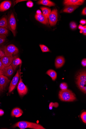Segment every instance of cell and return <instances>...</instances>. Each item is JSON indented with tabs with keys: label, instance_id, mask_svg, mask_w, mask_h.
Listing matches in <instances>:
<instances>
[{
	"label": "cell",
	"instance_id": "8992f818",
	"mask_svg": "<svg viewBox=\"0 0 86 129\" xmlns=\"http://www.w3.org/2000/svg\"><path fill=\"white\" fill-rule=\"evenodd\" d=\"M58 11L56 9L53 10L49 14L48 18L51 26L55 25L58 21Z\"/></svg>",
	"mask_w": 86,
	"mask_h": 129
},
{
	"label": "cell",
	"instance_id": "2e32d148",
	"mask_svg": "<svg viewBox=\"0 0 86 129\" xmlns=\"http://www.w3.org/2000/svg\"><path fill=\"white\" fill-rule=\"evenodd\" d=\"M23 113V111L21 109L18 108H16L12 111L11 115L13 117L18 118L22 115Z\"/></svg>",
	"mask_w": 86,
	"mask_h": 129
},
{
	"label": "cell",
	"instance_id": "277c9868",
	"mask_svg": "<svg viewBox=\"0 0 86 129\" xmlns=\"http://www.w3.org/2000/svg\"><path fill=\"white\" fill-rule=\"evenodd\" d=\"M4 51L6 56L15 55H17L19 52L18 48L13 44L9 45L6 47L4 49Z\"/></svg>",
	"mask_w": 86,
	"mask_h": 129
},
{
	"label": "cell",
	"instance_id": "83f0119b",
	"mask_svg": "<svg viewBox=\"0 0 86 129\" xmlns=\"http://www.w3.org/2000/svg\"><path fill=\"white\" fill-rule=\"evenodd\" d=\"M70 26L71 28L73 30L76 29L77 27L76 23L74 22H72L70 23Z\"/></svg>",
	"mask_w": 86,
	"mask_h": 129
},
{
	"label": "cell",
	"instance_id": "5bb4252c",
	"mask_svg": "<svg viewBox=\"0 0 86 129\" xmlns=\"http://www.w3.org/2000/svg\"><path fill=\"white\" fill-rule=\"evenodd\" d=\"M3 75L6 77H10L13 74L14 70L11 65L5 67L2 70Z\"/></svg>",
	"mask_w": 86,
	"mask_h": 129
},
{
	"label": "cell",
	"instance_id": "f6af8a7d",
	"mask_svg": "<svg viewBox=\"0 0 86 129\" xmlns=\"http://www.w3.org/2000/svg\"><path fill=\"white\" fill-rule=\"evenodd\" d=\"M1 48H0V50H1Z\"/></svg>",
	"mask_w": 86,
	"mask_h": 129
},
{
	"label": "cell",
	"instance_id": "3957f363",
	"mask_svg": "<svg viewBox=\"0 0 86 129\" xmlns=\"http://www.w3.org/2000/svg\"><path fill=\"white\" fill-rule=\"evenodd\" d=\"M8 29L13 33L14 37L16 33V22L14 14L13 13L10 15L8 20Z\"/></svg>",
	"mask_w": 86,
	"mask_h": 129
},
{
	"label": "cell",
	"instance_id": "52a82bcc",
	"mask_svg": "<svg viewBox=\"0 0 86 129\" xmlns=\"http://www.w3.org/2000/svg\"><path fill=\"white\" fill-rule=\"evenodd\" d=\"M20 75V71L19 70H18L11 81L9 88V93L11 92L15 88L18 83Z\"/></svg>",
	"mask_w": 86,
	"mask_h": 129
},
{
	"label": "cell",
	"instance_id": "44dd1931",
	"mask_svg": "<svg viewBox=\"0 0 86 129\" xmlns=\"http://www.w3.org/2000/svg\"><path fill=\"white\" fill-rule=\"evenodd\" d=\"M46 74L49 76L53 81H55L56 79L57 74L54 70L50 69L48 70L46 72Z\"/></svg>",
	"mask_w": 86,
	"mask_h": 129
},
{
	"label": "cell",
	"instance_id": "d6a6232c",
	"mask_svg": "<svg viewBox=\"0 0 86 129\" xmlns=\"http://www.w3.org/2000/svg\"><path fill=\"white\" fill-rule=\"evenodd\" d=\"M82 33L86 36V25L84 26V28L83 30H82Z\"/></svg>",
	"mask_w": 86,
	"mask_h": 129
},
{
	"label": "cell",
	"instance_id": "7bdbcfd3",
	"mask_svg": "<svg viewBox=\"0 0 86 129\" xmlns=\"http://www.w3.org/2000/svg\"><path fill=\"white\" fill-rule=\"evenodd\" d=\"M3 75L2 70H0V76Z\"/></svg>",
	"mask_w": 86,
	"mask_h": 129
},
{
	"label": "cell",
	"instance_id": "ac0fdd59",
	"mask_svg": "<svg viewBox=\"0 0 86 129\" xmlns=\"http://www.w3.org/2000/svg\"><path fill=\"white\" fill-rule=\"evenodd\" d=\"M79 7L78 6H67L63 10L64 12L71 13Z\"/></svg>",
	"mask_w": 86,
	"mask_h": 129
},
{
	"label": "cell",
	"instance_id": "6da1fadb",
	"mask_svg": "<svg viewBox=\"0 0 86 129\" xmlns=\"http://www.w3.org/2000/svg\"><path fill=\"white\" fill-rule=\"evenodd\" d=\"M13 127H17L20 129L27 128L34 129H46L41 125L38 123L24 121H21L17 122L14 125Z\"/></svg>",
	"mask_w": 86,
	"mask_h": 129
},
{
	"label": "cell",
	"instance_id": "ab89813d",
	"mask_svg": "<svg viewBox=\"0 0 86 129\" xmlns=\"http://www.w3.org/2000/svg\"><path fill=\"white\" fill-rule=\"evenodd\" d=\"M78 28L80 30H82L84 28V26H83L82 25L80 24L78 26Z\"/></svg>",
	"mask_w": 86,
	"mask_h": 129
},
{
	"label": "cell",
	"instance_id": "5b68a950",
	"mask_svg": "<svg viewBox=\"0 0 86 129\" xmlns=\"http://www.w3.org/2000/svg\"><path fill=\"white\" fill-rule=\"evenodd\" d=\"M17 89L19 95L21 97L26 95L28 91V88L23 83L21 77L20 78Z\"/></svg>",
	"mask_w": 86,
	"mask_h": 129
},
{
	"label": "cell",
	"instance_id": "d4e9b609",
	"mask_svg": "<svg viewBox=\"0 0 86 129\" xmlns=\"http://www.w3.org/2000/svg\"><path fill=\"white\" fill-rule=\"evenodd\" d=\"M40 46L43 52H50V50L46 46L43 44H40Z\"/></svg>",
	"mask_w": 86,
	"mask_h": 129
},
{
	"label": "cell",
	"instance_id": "ee69618b",
	"mask_svg": "<svg viewBox=\"0 0 86 129\" xmlns=\"http://www.w3.org/2000/svg\"><path fill=\"white\" fill-rule=\"evenodd\" d=\"M3 90L1 89V88L0 87V93H1V92Z\"/></svg>",
	"mask_w": 86,
	"mask_h": 129
},
{
	"label": "cell",
	"instance_id": "f546056e",
	"mask_svg": "<svg viewBox=\"0 0 86 129\" xmlns=\"http://www.w3.org/2000/svg\"><path fill=\"white\" fill-rule=\"evenodd\" d=\"M5 54L4 52L2 49L0 50V58L5 56Z\"/></svg>",
	"mask_w": 86,
	"mask_h": 129
},
{
	"label": "cell",
	"instance_id": "cb8c5ba5",
	"mask_svg": "<svg viewBox=\"0 0 86 129\" xmlns=\"http://www.w3.org/2000/svg\"><path fill=\"white\" fill-rule=\"evenodd\" d=\"M8 33V30L5 28L0 27V34L7 36Z\"/></svg>",
	"mask_w": 86,
	"mask_h": 129
},
{
	"label": "cell",
	"instance_id": "9a60e30c",
	"mask_svg": "<svg viewBox=\"0 0 86 129\" xmlns=\"http://www.w3.org/2000/svg\"><path fill=\"white\" fill-rule=\"evenodd\" d=\"M65 61L64 58L62 56H59L57 57L55 62V66L56 68H59L62 67L65 63Z\"/></svg>",
	"mask_w": 86,
	"mask_h": 129
},
{
	"label": "cell",
	"instance_id": "b9f144b4",
	"mask_svg": "<svg viewBox=\"0 0 86 129\" xmlns=\"http://www.w3.org/2000/svg\"><path fill=\"white\" fill-rule=\"evenodd\" d=\"M83 92L84 93H86V86L84 87L83 91Z\"/></svg>",
	"mask_w": 86,
	"mask_h": 129
},
{
	"label": "cell",
	"instance_id": "8d00e7d4",
	"mask_svg": "<svg viewBox=\"0 0 86 129\" xmlns=\"http://www.w3.org/2000/svg\"><path fill=\"white\" fill-rule=\"evenodd\" d=\"M27 1H26V0H17V1H15V4H16L19 3Z\"/></svg>",
	"mask_w": 86,
	"mask_h": 129
},
{
	"label": "cell",
	"instance_id": "e575fe53",
	"mask_svg": "<svg viewBox=\"0 0 86 129\" xmlns=\"http://www.w3.org/2000/svg\"><path fill=\"white\" fill-rule=\"evenodd\" d=\"M6 39L5 38H0V44L4 43L6 41Z\"/></svg>",
	"mask_w": 86,
	"mask_h": 129
},
{
	"label": "cell",
	"instance_id": "4fadbf2b",
	"mask_svg": "<svg viewBox=\"0 0 86 129\" xmlns=\"http://www.w3.org/2000/svg\"><path fill=\"white\" fill-rule=\"evenodd\" d=\"M12 3L10 1H5L0 4V11L4 12L9 9Z\"/></svg>",
	"mask_w": 86,
	"mask_h": 129
},
{
	"label": "cell",
	"instance_id": "ffe728a7",
	"mask_svg": "<svg viewBox=\"0 0 86 129\" xmlns=\"http://www.w3.org/2000/svg\"><path fill=\"white\" fill-rule=\"evenodd\" d=\"M0 27L8 29V20L6 17H4L0 20Z\"/></svg>",
	"mask_w": 86,
	"mask_h": 129
},
{
	"label": "cell",
	"instance_id": "74e56055",
	"mask_svg": "<svg viewBox=\"0 0 86 129\" xmlns=\"http://www.w3.org/2000/svg\"><path fill=\"white\" fill-rule=\"evenodd\" d=\"M36 14L38 15H40L42 14L41 11L38 10L36 11Z\"/></svg>",
	"mask_w": 86,
	"mask_h": 129
},
{
	"label": "cell",
	"instance_id": "4dcf8cb0",
	"mask_svg": "<svg viewBox=\"0 0 86 129\" xmlns=\"http://www.w3.org/2000/svg\"><path fill=\"white\" fill-rule=\"evenodd\" d=\"M5 67L1 61V58H0V70H3Z\"/></svg>",
	"mask_w": 86,
	"mask_h": 129
},
{
	"label": "cell",
	"instance_id": "60d3db41",
	"mask_svg": "<svg viewBox=\"0 0 86 129\" xmlns=\"http://www.w3.org/2000/svg\"><path fill=\"white\" fill-rule=\"evenodd\" d=\"M4 114V111L2 109H0V116H2Z\"/></svg>",
	"mask_w": 86,
	"mask_h": 129
},
{
	"label": "cell",
	"instance_id": "836d02e7",
	"mask_svg": "<svg viewBox=\"0 0 86 129\" xmlns=\"http://www.w3.org/2000/svg\"><path fill=\"white\" fill-rule=\"evenodd\" d=\"M80 24L84 25L86 24V21L85 20L82 19L80 21Z\"/></svg>",
	"mask_w": 86,
	"mask_h": 129
},
{
	"label": "cell",
	"instance_id": "8fae6325",
	"mask_svg": "<svg viewBox=\"0 0 86 129\" xmlns=\"http://www.w3.org/2000/svg\"><path fill=\"white\" fill-rule=\"evenodd\" d=\"M22 63L21 60L18 57V55H17L13 57V61L11 65L14 71H15L17 67L20 65Z\"/></svg>",
	"mask_w": 86,
	"mask_h": 129
},
{
	"label": "cell",
	"instance_id": "e0dca14e",
	"mask_svg": "<svg viewBox=\"0 0 86 129\" xmlns=\"http://www.w3.org/2000/svg\"><path fill=\"white\" fill-rule=\"evenodd\" d=\"M38 3L39 5H42L50 7L54 6L55 5L54 3L48 0H41L39 1Z\"/></svg>",
	"mask_w": 86,
	"mask_h": 129
},
{
	"label": "cell",
	"instance_id": "603a6c76",
	"mask_svg": "<svg viewBox=\"0 0 86 129\" xmlns=\"http://www.w3.org/2000/svg\"><path fill=\"white\" fill-rule=\"evenodd\" d=\"M76 83L80 89L83 91L84 87V85H86V82L77 80Z\"/></svg>",
	"mask_w": 86,
	"mask_h": 129
},
{
	"label": "cell",
	"instance_id": "4316f807",
	"mask_svg": "<svg viewBox=\"0 0 86 129\" xmlns=\"http://www.w3.org/2000/svg\"><path fill=\"white\" fill-rule=\"evenodd\" d=\"M60 86L61 90H66L67 89L68 87L67 84L65 83H61Z\"/></svg>",
	"mask_w": 86,
	"mask_h": 129
},
{
	"label": "cell",
	"instance_id": "7a4b0ae2",
	"mask_svg": "<svg viewBox=\"0 0 86 129\" xmlns=\"http://www.w3.org/2000/svg\"><path fill=\"white\" fill-rule=\"evenodd\" d=\"M59 97L61 101L65 102H73L76 99L75 94L68 89L61 90L59 92Z\"/></svg>",
	"mask_w": 86,
	"mask_h": 129
},
{
	"label": "cell",
	"instance_id": "7c38bea8",
	"mask_svg": "<svg viewBox=\"0 0 86 129\" xmlns=\"http://www.w3.org/2000/svg\"><path fill=\"white\" fill-rule=\"evenodd\" d=\"M35 18L36 20L43 24L46 25L49 24L48 18L43 14L40 15L36 14L35 16Z\"/></svg>",
	"mask_w": 86,
	"mask_h": 129
},
{
	"label": "cell",
	"instance_id": "7402d4cb",
	"mask_svg": "<svg viewBox=\"0 0 86 129\" xmlns=\"http://www.w3.org/2000/svg\"><path fill=\"white\" fill-rule=\"evenodd\" d=\"M41 9L42 11L43 14L48 18L49 14L51 12V10L48 8L43 7L41 8Z\"/></svg>",
	"mask_w": 86,
	"mask_h": 129
},
{
	"label": "cell",
	"instance_id": "9c48e42d",
	"mask_svg": "<svg viewBox=\"0 0 86 129\" xmlns=\"http://www.w3.org/2000/svg\"><path fill=\"white\" fill-rule=\"evenodd\" d=\"M13 56H5L1 58V61L5 67L10 66L13 60Z\"/></svg>",
	"mask_w": 86,
	"mask_h": 129
},
{
	"label": "cell",
	"instance_id": "f35d334b",
	"mask_svg": "<svg viewBox=\"0 0 86 129\" xmlns=\"http://www.w3.org/2000/svg\"><path fill=\"white\" fill-rule=\"evenodd\" d=\"M6 38L7 37L6 35L0 34V38L6 39Z\"/></svg>",
	"mask_w": 86,
	"mask_h": 129
},
{
	"label": "cell",
	"instance_id": "d6986e66",
	"mask_svg": "<svg viewBox=\"0 0 86 129\" xmlns=\"http://www.w3.org/2000/svg\"><path fill=\"white\" fill-rule=\"evenodd\" d=\"M77 80L86 81V73L85 71L80 73L77 76Z\"/></svg>",
	"mask_w": 86,
	"mask_h": 129
},
{
	"label": "cell",
	"instance_id": "30bf717a",
	"mask_svg": "<svg viewBox=\"0 0 86 129\" xmlns=\"http://www.w3.org/2000/svg\"><path fill=\"white\" fill-rule=\"evenodd\" d=\"M10 80L7 77L4 75L0 76V87L2 90H4Z\"/></svg>",
	"mask_w": 86,
	"mask_h": 129
},
{
	"label": "cell",
	"instance_id": "d590c367",
	"mask_svg": "<svg viewBox=\"0 0 86 129\" xmlns=\"http://www.w3.org/2000/svg\"><path fill=\"white\" fill-rule=\"evenodd\" d=\"M81 14L83 15H86V8L85 7L83 10Z\"/></svg>",
	"mask_w": 86,
	"mask_h": 129
},
{
	"label": "cell",
	"instance_id": "ba28073f",
	"mask_svg": "<svg viewBox=\"0 0 86 129\" xmlns=\"http://www.w3.org/2000/svg\"><path fill=\"white\" fill-rule=\"evenodd\" d=\"M84 1L83 0H65L64 2V4L67 6H78L82 5Z\"/></svg>",
	"mask_w": 86,
	"mask_h": 129
},
{
	"label": "cell",
	"instance_id": "f1b7e54d",
	"mask_svg": "<svg viewBox=\"0 0 86 129\" xmlns=\"http://www.w3.org/2000/svg\"><path fill=\"white\" fill-rule=\"evenodd\" d=\"M27 6L29 8L33 7L34 5L33 3L31 1H28L26 3Z\"/></svg>",
	"mask_w": 86,
	"mask_h": 129
},
{
	"label": "cell",
	"instance_id": "1f68e13d",
	"mask_svg": "<svg viewBox=\"0 0 86 129\" xmlns=\"http://www.w3.org/2000/svg\"><path fill=\"white\" fill-rule=\"evenodd\" d=\"M81 64L84 67H85L86 66V59L84 58L81 61Z\"/></svg>",
	"mask_w": 86,
	"mask_h": 129
},
{
	"label": "cell",
	"instance_id": "484cf974",
	"mask_svg": "<svg viewBox=\"0 0 86 129\" xmlns=\"http://www.w3.org/2000/svg\"><path fill=\"white\" fill-rule=\"evenodd\" d=\"M83 122L86 123V112L85 111L82 112L80 116Z\"/></svg>",
	"mask_w": 86,
	"mask_h": 129
}]
</instances>
